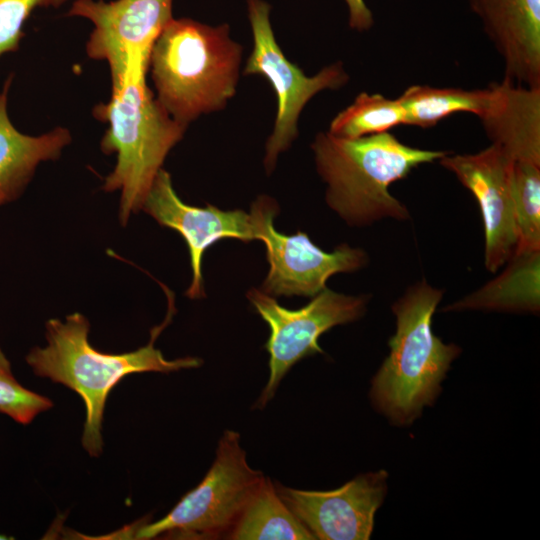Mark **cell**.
Returning a JSON list of instances; mask_svg holds the SVG:
<instances>
[{
    "instance_id": "obj_14",
    "label": "cell",
    "mask_w": 540,
    "mask_h": 540,
    "mask_svg": "<svg viewBox=\"0 0 540 540\" xmlns=\"http://www.w3.org/2000/svg\"><path fill=\"white\" fill-rule=\"evenodd\" d=\"M501 57L505 77L540 87V0H468Z\"/></svg>"
},
{
    "instance_id": "obj_9",
    "label": "cell",
    "mask_w": 540,
    "mask_h": 540,
    "mask_svg": "<svg viewBox=\"0 0 540 540\" xmlns=\"http://www.w3.org/2000/svg\"><path fill=\"white\" fill-rule=\"evenodd\" d=\"M278 210L274 199L260 196L250 212L255 239L265 243L270 266L263 292L271 296L313 298L327 288L326 282L332 275L353 272L367 264L368 256L360 248L341 244L332 252H325L304 232L294 235L278 232L273 223Z\"/></svg>"
},
{
    "instance_id": "obj_20",
    "label": "cell",
    "mask_w": 540,
    "mask_h": 540,
    "mask_svg": "<svg viewBox=\"0 0 540 540\" xmlns=\"http://www.w3.org/2000/svg\"><path fill=\"white\" fill-rule=\"evenodd\" d=\"M52 407L51 399L23 387L15 379L11 364L0 348V413L28 425L38 414Z\"/></svg>"
},
{
    "instance_id": "obj_3",
    "label": "cell",
    "mask_w": 540,
    "mask_h": 540,
    "mask_svg": "<svg viewBox=\"0 0 540 540\" xmlns=\"http://www.w3.org/2000/svg\"><path fill=\"white\" fill-rule=\"evenodd\" d=\"M242 46L227 24L172 19L154 42L148 69L156 98L178 123L222 110L235 95Z\"/></svg>"
},
{
    "instance_id": "obj_21",
    "label": "cell",
    "mask_w": 540,
    "mask_h": 540,
    "mask_svg": "<svg viewBox=\"0 0 540 540\" xmlns=\"http://www.w3.org/2000/svg\"><path fill=\"white\" fill-rule=\"evenodd\" d=\"M68 0H0V56L19 49L23 26L36 8H59Z\"/></svg>"
},
{
    "instance_id": "obj_5",
    "label": "cell",
    "mask_w": 540,
    "mask_h": 540,
    "mask_svg": "<svg viewBox=\"0 0 540 540\" xmlns=\"http://www.w3.org/2000/svg\"><path fill=\"white\" fill-rule=\"evenodd\" d=\"M443 291L425 280L410 286L392 305L396 332L390 353L372 380L374 408L394 425H410L441 392V382L461 348L445 344L432 330Z\"/></svg>"
},
{
    "instance_id": "obj_7",
    "label": "cell",
    "mask_w": 540,
    "mask_h": 540,
    "mask_svg": "<svg viewBox=\"0 0 540 540\" xmlns=\"http://www.w3.org/2000/svg\"><path fill=\"white\" fill-rule=\"evenodd\" d=\"M253 35V49L246 62L245 75H262L277 96V114L272 134L266 143L264 166L270 173L279 154L286 151L298 135V119L305 105L323 90L344 86L349 75L342 62L307 76L290 62L276 42L270 22V5L263 0H247Z\"/></svg>"
},
{
    "instance_id": "obj_18",
    "label": "cell",
    "mask_w": 540,
    "mask_h": 540,
    "mask_svg": "<svg viewBox=\"0 0 540 540\" xmlns=\"http://www.w3.org/2000/svg\"><path fill=\"white\" fill-rule=\"evenodd\" d=\"M399 125H406V114L398 98L362 92L333 118L328 132L354 139L389 132Z\"/></svg>"
},
{
    "instance_id": "obj_19",
    "label": "cell",
    "mask_w": 540,
    "mask_h": 540,
    "mask_svg": "<svg viewBox=\"0 0 540 540\" xmlns=\"http://www.w3.org/2000/svg\"><path fill=\"white\" fill-rule=\"evenodd\" d=\"M512 181L518 236L515 253L540 251V165L512 163Z\"/></svg>"
},
{
    "instance_id": "obj_10",
    "label": "cell",
    "mask_w": 540,
    "mask_h": 540,
    "mask_svg": "<svg viewBox=\"0 0 540 540\" xmlns=\"http://www.w3.org/2000/svg\"><path fill=\"white\" fill-rule=\"evenodd\" d=\"M172 7L173 0H75L66 16L92 23L86 54L106 62L115 83L128 69L148 71L152 46L173 19Z\"/></svg>"
},
{
    "instance_id": "obj_12",
    "label": "cell",
    "mask_w": 540,
    "mask_h": 540,
    "mask_svg": "<svg viewBox=\"0 0 540 540\" xmlns=\"http://www.w3.org/2000/svg\"><path fill=\"white\" fill-rule=\"evenodd\" d=\"M384 470L361 474L340 488L308 491L276 485L285 504L321 540H367L387 491Z\"/></svg>"
},
{
    "instance_id": "obj_11",
    "label": "cell",
    "mask_w": 540,
    "mask_h": 540,
    "mask_svg": "<svg viewBox=\"0 0 540 540\" xmlns=\"http://www.w3.org/2000/svg\"><path fill=\"white\" fill-rule=\"evenodd\" d=\"M438 161L477 200L484 225L485 266L495 273L511 259L518 243L511 159L491 143L474 154L448 152Z\"/></svg>"
},
{
    "instance_id": "obj_2",
    "label": "cell",
    "mask_w": 540,
    "mask_h": 540,
    "mask_svg": "<svg viewBox=\"0 0 540 540\" xmlns=\"http://www.w3.org/2000/svg\"><path fill=\"white\" fill-rule=\"evenodd\" d=\"M311 148L317 172L327 184V204L356 226L384 218L409 219L407 207L389 186L448 153L411 147L389 132L354 139L319 132Z\"/></svg>"
},
{
    "instance_id": "obj_13",
    "label": "cell",
    "mask_w": 540,
    "mask_h": 540,
    "mask_svg": "<svg viewBox=\"0 0 540 540\" xmlns=\"http://www.w3.org/2000/svg\"><path fill=\"white\" fill-rule=\"evenodd\" d=\"M142 209L160 225L177 231L186 241L192 270V281L186 295L191 299L204 296L202 257L210 246L227 238L244 242L255 240L250 213L184 203L173 188L170 174L163 168L158 172Z\"/></svg>"
},
{
    "instance_id": "obj_17",
    "label": "cell",
    "mask_w": 540,
    "mask_h": 540,
    "mask_svg": "<svg viewBox=\"0 0 540 540\" xmlns=\"http://www.w3.org/2000/svg\"><path fill=\"white\" fill-rule=\"evenodd\" d=\"M495 96L493 83L482 89L411 85L398 97L406 114V125L430 128L459 112L482 118Z\"/></svg>"
},
{
    "instance_id": "obj_6",
    "label": "cell",
    "mask_w": 540,
    "mask_h": 540,
    "mask_svg": "<svg viewBox=\"0 0 540 540\" xmlns=\"http://www.w3.org/2000/svg\"><path fill=\"white\" fill-rule=\"evenodd\" d=\"M263 477L248 464L239 433L226 430L205 477L165 517L156 522L137 521L88 539L227 538Z\"/></svg>"
},
{
    "instance_id": "obj_8",
    "label": "cell",
    "mask_w": 540,
    "mask_h": 540,
    "mask_svg": "<svg viewBox=\"0 0 540 540\" xmlns=\"http://www.w3.org/2000/svg\"><path fill=\"white\" fill-rule=\"evenodd\" d=\"M247 298L270 329L265 344L270 356L269 378L255 404L260 409L273 398L293 365L305 357L323 353L318 339L324 332L362 317L368 302L367 295H345L328 288L306 306L294 310L281 306L274 296L262 290L251 289Z\"/></svg>"
},
{
    "instance_id": "obj_22",
    "label": "cell",
    "mask_w": 540,
    "mask_h": 540,
    "mask_svg": "<svg viewBox=\"0 0 540 540\" xmlns=\"http://www.w3.org/2000/svg\"><path fill=\"white\" fill-rule=\"evenodd\" d=\"M349 12V26L351 29L363 32L369 30L374 24L372 11L364 0H345Z\"/></svg>"
},
{
    "instance_id": "obj_16",
    "label": "cell",
    "mask_w": 540,
    "mask_h": 540,
    "mask_svg": "<svg viewBox=\"0 0 540 540\" xmlns=\"http://www.w3.org/2000/svg\"><path fill=\"white\" fill-rule=\"evenodd\" d=\"M227 539L313 540L315 537L263 477L246 503Z\"/></svg>"
},
{
    "instance_id": "obj_15",
    "label": "cell",
    "mask_w": 540,
    "mask_h": 540,
    "mask_svg": "<svg viewBox=\"0 0 540 540\" xmlns=\"http://www.w3.org/2000/svg\"><path fill=\"white\" fill-rule=\"evenodd\" d=\"M12 81L13 74L6 78L0 92V206L17 199L37 166L58 159L72 140L68 128L62 126L37 136L17 130L7 111Z\"/></svg>"
},
{
    "instance_id": "obj_4",
    "label": "cell",
    "mask_w": 540,
    "mask_h": 540,
    "mask_svg": "<svg viewBox=\"0 0 540 540\" xmlns=\"http://www.w3.org/2000/svg\"><path fill=\"white\" fill-rule=\"evenodd\" d=\"M146 73L140 68L127 70L112 83L109 101L92 109L94 118L108 126L100 142L101 151L116 154L115 167L102 189L121 192L122 225L142 209L168 153L187 128L169 115L149 89Z\"/></svg>"
},
{
    "instance_id": "obj_1",
    "label": "cell",
    "mask_w": 540,
    "mask_h": 540,
    "mask_svg": "<svg viewBox=\"0 0 540 540\" xmlns=\"http://www.w3.org/2000/svg\"><path fill=\"white\" fill-rule=\"evenodd\" d=\"M152 330L149 343L135 351L108 354L95 349L88 341L90 325L85 316L73 313L62 322H46L47 346L34 347L26 362L35 375L49 378L77 393L85 406L82 446L90 456L102 453V422L107 398L124 377L133 373H169L180 369L197 368L202 360L184 357L167 360L154 341L170 321Z\"/></svg>"
}]
</instances>
